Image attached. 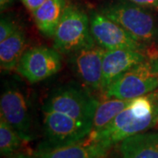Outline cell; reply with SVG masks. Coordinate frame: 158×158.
Here are the masks:
<instances>
[{"label": "cell", "instance_id": "6da1fadb", "mask_svg": "<svg viewBox=\"0 0 158 158\" xmlns=\"http://www.w3.org/2000/svg\"><path fill=\"white\" fill-rule=\"evenodd\" d=\"M157 127L155 104L148 94L133 98L128 106L98 132L90 133L88 140L110 149L125 139Z\"/></svg>", "mask_w": 158, "mask_h": 158}, {"label": "cell", "instance_id": "7a4b0ae2", "mask_svg": "<svg viewBox=\"0 0 158 158\" xmlns=\"http://www.w3.org/2000/svg\"><path fill=\"white\" fill-rule=\"evenodd\" d=\"M99 12L145 45L158 40L157 20L148 8L128 0H113L102 6Z\"/></svg>", "mask_w": 158, "mask_h": 158}, {"label": "cell", "instance_id": "3957f363", "mask_svg": "<svg viewBox=\"0 0 158 158\" xmlns=\"http://www.w3.org/2000/svg\"><path fill=\"white\" fill-rule=\"evenodd\" d=\"M158 89V56L143 62L119 75L104 90L106 98L133 99Z\"/></svg>", "mask_w": 158, "mask_h": 158}, {"label": "cell", "instance_id": "277c9868", "mask_svg": "<svg viewBox=\"0 0 158 158\" xmlns=\"http://www.w3.org/2000/svg\"><path fill=\"white\" fill-rule=\"evenodd\" d=\"M54 48L62 55H71L95 44L90 19L82 9L66 6L54 35Z\"/></svg>", "mask_w": 158, "mask_h": 158}, {"label": "cell", "instance_id": "5b68a950", "mask_svg": "<svg viewBox=\"0 0 158 158\" xmlns=\"http://www.w3.org/2000/svg\"><path fill=\"white\" fill-rule=\"evenodd\" d=\"M98 104V100L86 88L69 84L51 90L46 98L42 111H55L92 122Z\"/></svg>", "mask_w": 158, "mask_h": 158}, {"label": "cell", "instance_id": "8992f818", "mask_svg": "<svg viewBox=\"0 0 158 158\" xmlns=\"http://www.w3.org/2000/svg\"><path fill=\"white\" fill-rule=\"evenodd\" d=\"M91 128L90 121L80 120L55 111H43L45 140L38 149L62 147L84 141L90 134Z\"/></svg>", "mask_w": 158, "mask_h": 158}, {"label": "cell", "instance_id": "52a82bcc", "mask_svg": "<svg viewBox=\"0 0 158 158\" xmlns=\"http://www.w3.org/2000/svg\"><path fill=\"white\" fill-rule=\"evenodd\" d=\"M1 117L15 129L24 141H32L33 121L25 94L15 84L6 83L0 98Z\"/></svg>", "mask_w": 158, "mask_h": 158}, {"label": "cell", "instance_id": "ba28073f", "mask_svg": "<svg viewBox=\"0 0 158 158\" xmlns=\"http://www.w3.org/2000/svg\"><path fill=\"white\" fill-rule=\"evenodd\" d=\"M62 54L55 48L34 47L25 51L17 72L30 84L42 82L62 69Z\"/></svg>", "mask_w": 158, "mask_h": 158}, {"label": "cell", "instance_id": "9c48e42d", "mask_svg": "<svg viewBox=\"0 0 158 158\" xmlns=\"http://www.w3.org/2000/svg\"><path fill=\"white\" fill-rule=\"evenodd\" d=\"M90 32L95 43L106 50L132 49L149 54L148 46L134 39L124 28L100 12H92L90 18Z\"/></svg>", "mask_w": 158, "mask_h": 158}, {"label": "cell", "instance_id": "30bf717a", "mask_svg": "<svg viewBox=\"0 0 158 158\" xmlns=\"http://www.w3.org/2000/svg\"><path fill=\"white\" fill-rule=\"evenodd\" d=\"M105 52L104 48L94 44L69 55V62L74 73L86 88L102 90Z\"/></svg>", "mask_w": 158, "mask_h": 158}, {"label": "cell", "instance_id": "8fae6325", "mask_svg": "<svg viewBox=\"0 0 158 158\" xmlns=\"http://www.w3.org/2000/svg\"><path fill=\"white\" fill-rule=\"evenodd\" d=\"M150 56L141 51L132 49L106 50L103 58L102 90H106L114 79Z\"/></svg>", "mask_w": 158, "mask_h": 158}, {"label": "cell", "instance_id": "7c38bea8", "mask_svg": "<svg viewBox=\"0 0 158 158\" xmlns=\"http://www.w3.org/2000/svg\"><path fill=\"white\" fill-rule=\"evenodd\" d=\"M108 148L88 139L62 147L37 149L34 158H106Z\"/></svg>", "mask_w": 158, "mask_h": 158}, {"label": "cell", "instance_id": "4fadbf2b", "mask_svg": "<svg viewBox=\"0 0 158 158\" xmlns=\"http://www.w3.org/2000/svg\"><path fill=\"white\" fill-rule=\"evenodd\" d=\"M117 145L120 158H158V132L140 133Z\"/></svg>", "mask_w": 158, "mask_h": 158}, {"label": "cell", "instance_id": "5bb4252c", "mask_svg": "<svg viewBox=\"0 0 158 158\" xmlns=\"http://www.w3.org/2000/svg\"><path fill=\"white\" fill-rule=\"evenodd\" d=\"M65 7V0H46L32 12L34 23L41 34L48 37H54Z\"/></svg>", "mask_w": 158, "mask_h": 158}, {"label": "cell", "instance_id": "9a60e30c", "mask_svg": "<svg viewBox=\"0 0 158 158\" xmlns=\"http://www.w3.org/2000/svg\"><path fill=\"white\" fill-rule=\"evenodd\" d=\"M26 51V35L23 30L17 31L0 42V65L2 70L11 71L17 69Z\"/></svg>", "mask_w": 158, "mask_h": 158}, {"label": "cell", "instance_id": "2e32d148", "mask_svg": "<svg viewBox=\"0 0 158 158\" xmlns=\"http://www.w3.org/2000/svg\"><path fill=\"white\" fill-rule=\"evenodd\" d=\"M131 100L132 99L108 98L107 100L99 103L92 120V128L90 133L98 132L106 127L118 113L128 106Z\"/></svg>", "mask_w": 158, "mask_h": 158}, {"label": "cell", "instance_id": "e0dca14e", "mask_svg": "<svg viewBox=\"0 0 158 158\" xmlns=\"http://www.w3.org/2000/svg\"><path fill=\"white\" fill-rule=\"evenodd\" d=\"M23 140L15 129L4 118H0V152L4 156L15 154L21 145Z\"/></svg>", "mask_w": 158, "mask_h": 158}, {"label": "cell", "instance_id": "ac0fdd59", "mask_svg": "<svg viewBox=\"0 0 158 158\" xmlns=\"http://www.w3.org/2000/svg\"><path fill=\"white\" fill-rule=\"evenodd\" d=\"M18 26L13 20L6 17L1 18L0 21V42L7 39L18 30Z\"/></svg>", "mask_w": 158, "mask_h": 158}, {"label": "cell", "instance_id": "d6986e66", "mask_svg": "<svg viewBox=\"0 0 158 158\" xmlns=\"http://www.w3.org/2000/svg\"><path fill=\"white\" fill-rule=\"evenodd\" d=\"M46 0H21L23 5L31 12H34L37 8H39Z\"/></svg>", "mask_w": 158, "mask_h": 158}, {"label": "cell", "instance_id": "ffe728a7", "mask_svg": "<svg viewBox=\"0 0 158 158\" xmlns=\"http://www.w3.org/2000/svg\"><path fill=\"white\" fill-rule=\"evenodd\" d=\"M145 8H158V0H128Z\"/></svg>", "mask_w": 158, "mask_h": 158}, {"label": "cell", "instance_id": "44dd1931", "mask_svg": "<svg viewBox=\"0 0 158 158\" xmlns=\"http://www.w3.org/2000/svg\"><path fill=\"white\" fill-rule=\"evenodd\" d=\"M14 0H0V8H1V11L7 9L9 6H11L13 3Z\"/></svg>", "mask_w": 158, "mask_h": 158}, {"label": "cell", "instance_id": "7402d4cb", "mask_svg": "<svg viewBox=\"0 0 158 158\" xmlns=\"http://www.w3.org/2000/svg\"><path fill=\"white\" fill-rule=\"evenodd\" d=\"M6 158H32L31 156H29L26 154H23V153H15V154H12L11 156H8Z\"/></svg>", "mask_w": 158, "mask_h": 158}]
</instances>
